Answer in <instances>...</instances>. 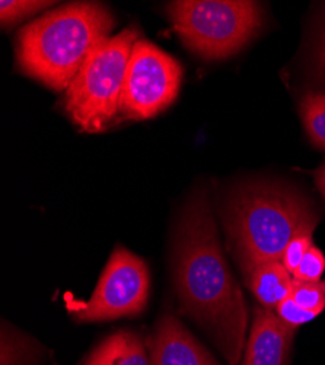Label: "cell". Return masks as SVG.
Listing matches in <instances>:
<instances>
[{
  "label": "cell",
  "instance_id": "cell-1",
  "mask_svg": "<svg viewBox=\"0 0 325 365\" xmlns=\"http://www.w3.org/2000/svg\"><path fill=\"white\" fill-rule=\"evenodd\" d=\"M174 266L181 313L209 333L229 365H238L247 345L248 309L204 192L194 195L184 209L175 235Z\"/></svg>",
  "mask_w": 325,
  "mask_h": 365
},
{
  "label": "cell",
  "instance_id": "cell-2",
  "mask_svg": "<svg viewBox=\"0 0 325 365\" xmlns=\"http://www.w3.org/2000/svg\"><path fill=\"white\" fill-rule=\"evenodd\" d=\"M228 249L240 266L282 262L290 240L315 230L319 215L298 190L277 182H248L233 190L223 207Z\"/></svg>",
  "mask_w": 325,
  "mask_h": 365
},
{
  "label": "cell",
  "instance_id": "cell-3",
  "mask_svg": "<svg viewBox=\"0 0 325 365\" xmlns=\"http://www.w3.org/2000/svg\"><path fill=\"white\" fill-rule=\"evenodd\" d=\"M115 21L97 2L70 4L23 26L18 34L19 69L54 91H66Z\"/></svg>",
  "mask_w": 325,
  "mask_h": 365
},
{
  "label": "cell",
  "instance_id": "cell-4",
  "mask_svg": "<svg viewBox=\"0 0 325 365\" xmlns=\"http://www.w3.org/2000/svg\"><path fill=\"white\" fill-rule=\"evenodd\" d=\"M137 41L139 31L133 26L107 38L87 57L66 89L65 108L83 132L104 130L120 111L129 60Z\"/></svg>",
  "mask_w": 325,
  "mask_h": 365
},
{
  "label": "cell",
  "instance_id": "cell-5",
  "mask_svg": "<svg viewBox=\"0 0 325 365\" xmlns=\"http://www.w3.org/2000/svg\"><path fill=\"white\" fill-rule=\"evenodd\" d=\"M166 14L186 47L209 60L238 53L262 26V8L250 0H179Z\"/></svg>",
  "mask_w": 325,
  "mask_h": 365
},
{
  "label": "cell",
  "instance_id": "cell-6",
  "mask_svg": "<svg viewBox=\"0 0 325 365\" xmlns=\"http://www.w3.org/2000/svg\"><path fill=\"white\" fill-rule=\"evenodd\" d=\"M183 66L155 44L139 40L129 60L120 111L130 120L152 118L180 93Z\"/></svg>",
  "mask_w": 325,
  "mask_h": 365
},
{
  "label": "cell",
  "instance_id": "cell-7",
  "mask_svg": "<svg viewBox=\"0 0 325 365\" xmlns=\"http://www.w3.org/2000/svg\"><path fill=\"white\" fill-rule=\"evenodd\" d=\"M151 277L143 259L117 247L87 299L75 310L78 322H108L140 314L149 298Z\"/></svg>",
  "mask_w": 325,
  "mask_h": 365
},
{
  "label": "cell",
  "instance_id": "cell-8",
  "mask_svg": "<svg viewBox=\"0 0 325 365\" xmlns=\"http://www.w3.org/2000/svg\"><path fill=\"white\" fill-rule=\"evenodd\" d=\"M294 330L275 310L255 307L243 365H289Z\"/></svg>",
  "mask_w": 325,
  "mask_h": 365
},
{
  "label": "cell",
  "instance_id": "cell-9",
  "mask_svg": "<svg viewBox=\"0 0 325 365\" xmlns=\"http://www.w3.org/2000/svg\"><path fill=\"white\" fill-rule=\"evenodd\" d=\"M152 365H219L190 330L172 314H165L146 344Z\"/></svg>",
  "mask_w": 325,
  "mask_h": 365
},
{
  "label": "cell",
  "instance_id": "cell-10",
  "mask_svg": "<svg viewBox=\"0 0 325 365\" xmlns=\"http://www.w3.org/2000/svg\"><path fill=\"white\" fill-rule=\"evenodd\" d=\"M245 284L264 309L276 310L290 297L293 275L282 262H260L240 266Z\"/></svg>",
  "mask_w": 325,
  "mask_h": 365
},
{
  "label": "cell",
  "instance_id": "cell-11",
  "mask_svg": "<svg viewBox=\"0 0 325 365\" xmlns=\"http://www.w3.org/2000/svg\"><path fill=\"white\" fill-rule=\"evenodd\" d=\"M83 365H152V362L139 334L120 330L104 339Z\"/></svg>",
  "mask_w": 325,
  "mask_h": 365
},
{
  "label": "cell",
  "instance_id": "cell-12",
  "mask_svg": "<svg viewBox=\"0 0 325 365\" xmlns=\"http://www.w3.org/2000/svg\"><path fill=\"white\" fill-rule=\"evenodd\" d=\"M299 113L309 140L325 150V94H305L299 103Z\"/></svg>",
  "mask_w": 325,
  "mask_h": 365
},
{
  "label": "cell",
  "instance_id": "cell-13",
  "mask_svg": "<svg viewBox=\"0 0 325 365\" xmlns=\"http://www.w3.org/2000/svg\"><path fill=\"white\" fill-rule=\"evenodd\" d=\"M290 297L297 301L302 309L319 316L325 310V281L301 282L293 279Z\"/></svg>",
  "mask_w": 325,
  "mask_h": 365
},
{
  "label": "cell",
  "instance_id": "cell-14",
  "mask_svg": "<svg viewBox=\"0 0 325 365\" xmlns=\"http://www.w3.org/2000/svg\"><path fill=\"white\" fill-rule=\"evenodd\" d=\"M50 5L53 2H38V0H4L0 2V19L2 25H12L29 15H34Z\"/></svg>",
  "mask_w": 325,
  "mask_h": 365
},
{
  "label": "cell",
  "instance_id": "cell-15",
  "mask_svg": "<svg viewBox=\"0 0 325 365\" xmlns=\"http://www.w3.org/2000/svg\"><path fill=\"white\" fill-rule=\"evenodd\" d=\"M314 231L315 230H305V231L298 232L287 245L283 259H282V263L292 273V275L297 272L298 266L301 264V262L305 257V255L308 253V250L314 246V240H312Z\"/></svg>",
  "mask_w": 325,
  "mask_h": 365
},
{
  "label": "cell",
  "instance_id": "cell-16",
  "mask_svg": "<svg viewBox=\"0 0 325 365\" xmlns=\"http://www.w3.org/2000/svg\"><path fill=\"white\" fill-rule=\"evenodd\" d=\"M324 272H325V256L318 247L312 246L305 255V257L302 259L297 272L293 273V279L301 281V282H319Z\"/></svg>",
  "mask_w": 325,
  "mask_h": 365
},
{
  "label": "cell",
  "instance_id": "cell-17",
  "mask_svg": "<svg viewBox=\"0 0 325 365\" xmlns=\"http://www.w3.org/2000/svg\"><path fill=\"white\" fill-rule=\"evenodd\" d=\"M275 312L287 326L293 329H298L299 326L312 322L318 316L312 312L302 309L292 297L286 298L282 304H279V307Z\"/></svg>",
  "mask_w": 325,
  "mask_h": 365
},
{
  "label": "cell",
  "instance_id": "cell-18",
  "mask_svg": "<svg viewBox=\"0 0 325 365\" xmlns=\"http://www.w3.org/2000/svg\"><path fill=\"white\" fill-rule=\"evenodd\" d=\"M315 57H316V68L319 71V75L325 79V26H324L321 37L318 40Z\"/></svg>",
  "mask_w": 325,
  "mask_h": 365
},
{
  "label": "cell",
  "instance_id": "cell-19",
  "mask_svg": "<svg viewBox=\"0 0 325 365\" xmlns=\"http://www.w3.org/2000/svg\"><path fill=\"white\" fill-rule=\"evenodd\" d=\"M315 177V182H316V187L319 189L322 197L325 199V164L319 167V170H316L314 173Z\"/></svg>",
  "mask_w": 325,
  "mask_h": 365
}]
</instances>
